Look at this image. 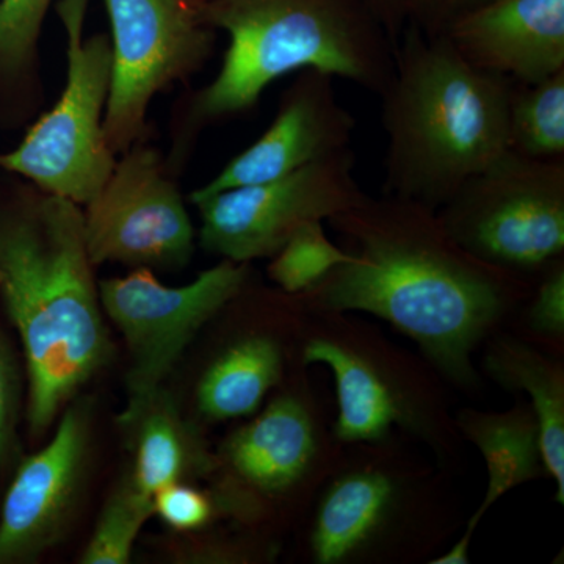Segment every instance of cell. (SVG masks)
I'll return each mask as SVG.
<instances>
[{
    "instance_id": "6da1fadb",
    "label": "cell",
    "mask_w": 564,
    "mask_h": 564,
    "mask_svg": "<svg viewBox=\"0 0 564 564\" xmlns=\"http://www.w3.org/2000/svg\"><path fill=\"white\" fill-rule=\"evenodd\" d=\"M350 259L300 302L315 313H366L419 345L456 384L475 383L473 355L525 292L519 274L475 258L422 204L366 196L334 215Z\"/></svg>"
},
{
    "instance_id": "7a4b0ae2",
    "label": "cell",
    "mask_w": 564,
    "mask_h": 564,
    "mask_svg": "<svg viewBox=\"0 0 564 564\" xmlns=\"http://www.w3.org/2000/svg\"><path fill=\"white\" fill-rule=\"evenodd\" d=\"M84 207L0 170V310L20 340L39 441L113 355Z\"/></svg>"
},
{
    "instance_id": "3957f363",
    "label": "cell",
    "mask_w": 564,
    "mask_h": 564,
    "mask_svg": "<svg viewBox=\"0 0 564 564\" xmlns=\"http://www.w3.org/2000/svg\"><path fill=\"white\" fill-rule=\"evenodd\" d=\"M229 39L217 76L177 102L170 169L181 174L207 126L254 109L273 82L314 68L380 95L392 76L393 43L364 0H206Z\"/></svg>"
},
{
    "instance_id": "277c9868",
    "label": "cell",
    "mask_w": 564,
    "mask_h": 564,
    "mask_svg": "<svg viewBox=\"0 0 564 564\" xmlns=\"http://www.w3.org/2000/svg\"><path fill=\"white\" fill-rule=\"evenodd\" d=\"M514 82L466 61L452 41L403 31L380 93L388 137L384 195L440 210L508 147Z\"/></svg>"
},
{
    "instance_id": "5b68a950",
    "label": "cell",
    "mask_w": 564,
    "mask_h": 564,
    "mask_svg": "<svg viewBox=\"0 0 564 564\" xmlns=\"http://www.w3.org/2000/svg\"><path fill=\"white\" fill-rule=\"evenodd\" d=\"M90 0H58L66 33V82L61 98L28 126L14 150L0 152V170L85 207L98 195L117 155L104 137L111 79L110 36L85 39Z\"/></svg>"
},
{
    "instance_id": "8992f818",
    "label": "cell",
    "mask_w": 564,
    "mask_h": 564,
    "mask_svg": "<svg viewBox=\"0 0 564 564\" xmlns=\"http://www.w3.org/2000/svg\"><path fill=\"white\" fill-rule=\"evenodd\" d=\"M436 212L475 258L519 276L544 272L563 259L564 159L540 161L507 150Z\"/></svg>"
},
{
    "instance_id": "52a82bcc",
    "label": "cell",
    "mask_w": 564,
    "mask_h": 564,
    "mask_svg": "<svg viewBox=\"0 0 564 564\" xmlns=\"http://www.w3.org/2000/svg\"><path fill=\"white\" fill-rule=\"evenodd\" d=\"M110 21L111 79L104 137L121 155L148 140L155 96L195 76L215 51L206 0H104Z\"/></svg>"
},
{
    "instance_id": "ba28073f",
    "label": "cell",
    "mask_w": 564,
    "mask_h": 564,
    "mask_svg": "<svg viewBox=\"0 0 564 564\" xmlns=\"http://www.w3.org/2000/svg\"><path fill=\"white\" fill-rule=\"evenodd\" d=\"M250 263L221 259L181 288L163 285L152 270L99 282L102 311L129 352L128 402L163 386L188 345L250 282Z\"/></svg>"
},
{
    "instance_id": "9c48e42d",
    "label": "cell",
    "mask_w": 564,
    "mask_h": 564,
    "mask_svg": "<svg viewBox=\"0 0 564 564\" xmlns=\"http://www.w3.org/2000/svg\"><path fill=\"white\" fill-rule=\"evenodd\" d=\"M355 163L347 148L278 180L188 198L202 218L199 245L232 262L272 259L306 223L361 202Z\"/></svg>"
},
{
    "instance_id": "30bf717a",
    "label": "cell",
    "mask_w": 564,
    "mask_h": 564,
    "mask_svg": "<svg viewBox=\"0 0 564 564\" xmlns=\"http://www.w3.org/2000/svg\"><path fill=\"white\" fill-rule=\"evenodd\" d=\"M177 174L148 140L118 155L113 172L84 207L85 240L95 267L177 272L195 254V228Z\"/></svg>"
},
{
    "instance_id": "8fae6325",
    "label": "cell",
    "mask_w": 564,
    "mask_h": 564,
    "mask_svg": "<svg viewBox=\"0 0 564 564\" xmlns=\"http://www.w3.org/2000/svg\"><path fill=\"white\" fill-rule=\"evenodd\" d=\"M91 408L70 402L54 437L22 456L0 500V564H31L66 533L90 452Z\"/></svg>"
},
{
    "instance_id": "7c38bea8",
    "label": "cell",
    "mask_w": 564,
    "mask_h": 564,
    "mask_svg": "<svg viewBox=\"0 0 564 564\" xmlns=\"http://www.w3.org/2000/svg\"><path fill=\"white\" fill-rule=\"evenodd\" d=\"M334 80L325 70H299L270 128L188 198L278 180L350 148L356 120L339 101Z\"/></svg>"
},
{
    "instance_id": "4fadbf2b",
    "label": "cell",
    "mask_w": 564,
    "mask_h": 564,
    "mask_svg": "<svg viewBox=\"0 0 564 564\" xmlns=\"http://www.w3.org/2000/svg\"><path fill=\"white\" fill-rule=\"evenodd\" d=\"M303 364L332 370L337 393L334 436L344 444L380 443L395 426L432 434L429 419L395 367L351 329L323 328L307 337Z\"/></svg>"
},
{
    "instance_id": "5bb4252c",
    "label": "cell",
    "mask_w": 564,
    "mask_h": 564,
    "mask_svg": "<svg viewBox=\"0 0 564 564\" xmlns=\"http://www.w3.org/2000/svg\"><path fill=\"white\" fill-rule=\"evenodd\" d=\"M444 35L477 68L536 84L564 69V0H486Z\"/></svg>"
},
{
    "instance_id": "9a60e30c",
    "label": "cell",
    "mask_w": 564,
    "mask_h": 564,
    "mask_svg": "<svg viewBox=\"0 0 564 564\" xmlns=\"http://www.w3.org/2000/svg\"><path fill=\"white\" fill-rule=\"evenodd\" d=\"M217 458L226 486L251 507L259 497L288 496L322 469L321 423L302 397L284 393L237 429Z\"/></svg>"
},
{
    "instance_id": "2e32d148",
    "label": "cell",
    "mask_w": 564,
    "mask_h": 564,
    "mask_svg": "<svg viewBox=\"0 0 564 564\" xmlns=\"http://www.w3.org/2000/svg\"><path fill=\"white\" fill-rule=\"evenodd\" d=\"M406 481L380 459L336 474L323 488L310 532L317 564H345L383 552L406 521Z\"/></svg>"
},
{
    "instance_id": "e0dca14e",
    "label": "cell",
    "mask_w": 564,
    "mask_h": 564,
    "mask_svg": "<svg viewBox=\"0 0 564 564\" xmlns=\"http://www.w3.org/2000/svg\"><path fill=\"white\" fill-rule=\"evenodd\" d=\"M117 422L133 455L129 477L150 496L165 486L191 484L220 469L203 434L182 415L163 386L126 403Z\"/></svg>"
},
{
    "instance_id": "ac0fdd59",
    "label": "cell",
    "mask_w": 564,
    "mask_h": 564,
    "mask_svg": "<svg viewBox=\"0 0 564 564\" xmlns=\"http://www.w3.org/2000/svg\"><path fill=\"white\" fill-rule=\"evenodd\" d=\"M54 0H0V131L28 128L46 101L40 41Z\"/></svg>"
},
{
    "instance_id": "d6986e66",
    "label": "cell",
    "mask_w": 564,
    "mask_h": 564,
    "mask_svg": "<svg viewBox=\"0 0 564 564\" xmlns=\"http://www.w3.org/2000/svg\"><path fill=\"white\" fill-rule=\"evenodd\" d=\"M284 348L272 334L240 337L210 362L196 388L199 413L209 421L247 417L281 380Z\"/></svg>"
},
{
    "instance_id": "ffe728a7",
    "label": "cell",
    "mask_w": 564,
    "mask_h": 564,
    "mask_svg": "<svg viewBox=\"0 0 564 564\" xmlns=\"http://www.w3.org/2000/svg\"><path fill=\"white\" fill-rule=\"evenodd\" d=\"M486 372L511 391L530 399L545 473L554 478L556 500L564 503V378L562 367L519 340L503 339L489 348Z\"/></svg>"
},
{
    "instance_id": "44dd1931",
    "label": "cell",
    "mask_w": 564,
    "mask_h": 564,
    "mask_svg": "<svg viewBox=\"0 0 564 564\" xmlns=\"http://www.w3.org/2000/svg\"><path fill=\"white\" fill-rule=\"evenodd\" d=\"M458 426L484 455L488 489L478 518L500 497L518 486L536 480L545 473L541 454L540 430L530 404L521 403L507 413L463 411Z\"/></svg>"
},
{
    "instance_id": "7402d4cb",
    "label": "cell",
    "mask_w": 564,
    "mask_h": 564,
    "mask_svg": "<svg viewBox=\"0 0 564 564\" xmlns=\"http://www.w3.org/2000/svg\"><path fill=\"white\" fill-rule=\"evenodd\" d=\"M508 147L540 161L564 159V69L536 84H514Z\"/></svg>"
},
{
    "instance_id": "603a6c76",
    "label": "cell",
    "mask_w": 564,
    "mask_h": 564,
    "mask_svg": "<svg viewBox=\"0 0 564 564\" xmlns=\"http://www.w3.org/2000/svg\"><path fill=\"white\" fill-rule=\"evenodd\" d=\"M154 510V496L144 492L128 477L104 503L98 524L88 541L82 564H128L137 538Z\"/></svg>"
},
{
    "instance_id": "cb8c5ba5",
    "label": "cell",
    "mask_w": 564,
    "mask_h": 564,
    "mask_svg": "<svg viewBox=\"0 0 564 564\" xmlns=\"http://www.w3.org/2000/svg\"><path fill=\"white\" fill-rule=\"evenodd\" d=\"M323 221L302 226L269 263V278L288 295H302L334 267L350 259L343 247L326 236Z\"/></svg>"
},
{
    "instance_id": "d4e9b609",
    "label": "cell",
    "mask_w": 564,
    "mask_h": 564,
    "mask_svg": "<svg viewBox=\"0 0 564 564\" xmlns=\"http://www.w3.org/2000/svg\"><path fill=\"white\" fill-rule=\"evenodd\" d=\"M6 323L0 310V480L3 485L24 456L20 429L25 406L24 361Z\"/></svg>"
},
{
    "instance_id": "484cf974",
    "label": "cell",
    "mask_w": 564,
    "mask_h": 564,
    "mask_svg": "<svg viewBox=\"0 0 564 564\" xmlns=\"http://www.w3.org/2000/svg\"><path fill=\"white\" fill-rule=\"evenodd\" d=\"M155 514L180 533L198 532L221 513L245 511L239 497L228 488L203 491L191 484H173L154 494Z\"/></svg>"
},
{
    "instance_id": "4316f807",
    "label": "cell",
    "mask_w": 564,
    "mask_h": 564,
    "mask_svg": "<svg viewBox=\"0 0 564 564\" xmlns=\"http://www.w3.org/2000/svg\"><path fill=\"white\" fill-rule=\"evenodd\" d=\"M388 32L395 46L406 29L414 28L426 35H440L459 14L486 0H364Z\"/></svg>"
},
{
    "instance_id": "83f0119b",
    "label": "cell",
    "mask_w": 564,
    "mask_h": 564,
    "mask_svg": "<svg viewBox=\"0 0 564 564\" xmlns=\"http://www.w3.org/2000/svg\"><path fill=\"white\" fill-rule=\"evenodd\" d=\"M529 311V325L549 339L564 336V263L563 259L544 270Z\"/></svg>"
},
{
    "instance_id": "f1b7e54d",
    "label": "cell",
    "mask_w": 564,
    "mask_h": 564,
    "mask_svg": "<svg viewBox=\"0 0 564 564\" xmlns=\"http://www.w3.org/2000/svg\"><path fill=\"white\" fill-rule=\"evenodd\" d=\"M172 556L176 563H237L248 555L239 545L191 540L173 544Z\"/></svg>"
},
{
    "instance_id": "f546056e",
    "label": "cell",
    "mask_w": 564,
    "mask_h": 564,
    "mask_svg": "<svg viewBox=\"0 0 564 564\" xmlns=\"http://www.w3.org/2000/svg\"><path fill=\"white\" fill-rule=\"evenodd\" d=\"M481 519L477 514L467 522L466 530H464L463 536L459 538L458 543L445 552V554L437 556L433 560V564H467L470 562V543H473V536L475 529L480 524Z\"/></svg>"
},
{
    "instance_id": "4dcf8cb0",
    "label": "cell",
    "mask_w": 564,
    "mask_h": 564,
    "mask_svg": "<svg viewBox=\"0 0 564 564\" xmlns=\"http://www.w3.org/2000/svg\"><path fill=\"white\" fill-rule=\"evenodd\" d=\"M0 484H2V480H0ZM2 485H3V484H2ZM3 486H6V485H3ZM0 500H2V497H0Z\"/></svg>"
}]
</instances>
